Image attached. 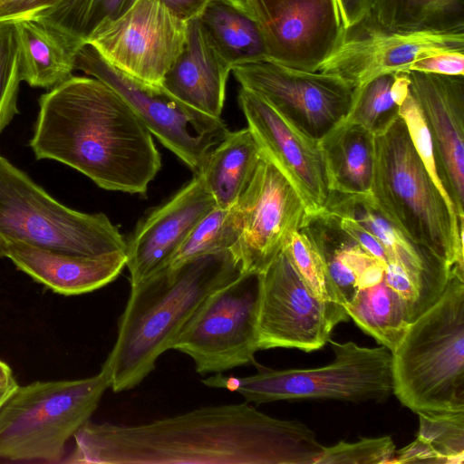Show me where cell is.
Returning <instances> with one entry per match:
<instances>
[{"instance_id": "1", "label": "cell", "mask_w": 464, "mask_h": 464, "mask_svg": "<svg viewBox=\"0 0 464 464\" xmlns=\"http://www.w3.org/2000/svg\"><path fill=\"white\" fill-rule=\"evenodd\" d=\"M67 464H314L324 446L298 420L249 402L197 408L139 425L87 421Z\"/></svg>"}, {"instance_id": "2", "label": "cell", "mask_w": 464, "mask_h": 464, "mask_svg": "<svg viewBox=\"0 0 464 464\" xmlns=\"http://www.w3.org/2000/svg\"><path fill=\"white\" fill-rule=\"evenodd\" d=\"M29 146L98 187L145 194L161 168L152 134L127 102L96 78L72 75L42 94Z\"/></svg>"}, {"instance_id": "3", "label": "cell", "mask_w": 464, "mask_h": 464, "mask_svg": "<svg viewBox=\"0 0 464 464\" xmlns=\"http://www.w3.org/2000/svg\"><path fill=\"white\" fill-rule=\"evenodd\" d=\"M242 274L239 258L227 250L167 266L130 285L115 343L104 362L112 391H129L142 382L204 300Z\"/></svg>"}, {"instance_id": "4", "label": "cell", "mask_w": 464, "mask_h": 464, "mask_svg": "<svg viewBox=\"0 0 464 464\" xmlns=\"http://www.w3.org/2000/svg\"><path fill=\"white\" fill-rule=\"evenodd\" d=\"M392 375L393 393L417 414L464 411V276L455 268L392 352Z\"/></svg>"}, {"instance_id": "5", "label": "cell", "mask_w": 464, "mask_h": 464, "mask_svg": "<svg viewBox=\"0 0 464 464\" xmlns=\"http://www.w3.org/2000/svg\"><path fill=\"white\" fill-rule=\"evenodd\" d=\"M372 195L407 237L464 274V220L434 184L400 115L375 135Z\"/></svg>"}, {"instance_id": "6", "label": "cell", "mask_w": 464, "mask_h": 464, "mask_svg": "<svg viewBox=\"0 0 464 464\" xmlns=\"http://www.w3.org/2000/svg\"><path fill=\"white\" fill-rule=\"evenodd\" d=\"M108 388L105 362L92 377L17 385L0 407V459L62 462L67 441L90 420Z\"/></svg>"}, {"instance_id": "7", "label": "cell", "mask_w": 464, "mask_h": 464, "mask_svg": "<svg viewBox=\"0 0 464 464\" xmlns=\"http://www.w3.org/2000/svg\"><path fill=\"white\" fill-rule=\"evenodd\" d=\"M329 343L334 359L323 367L275 370L256 364L257 372L249 376L216 373L201 382L208 387L236 392L255 404L306 399L379 401L393 393L389 349L331 339Z\"/></svg>"}, {"instance_id": "8", "label": "cell", "mask_w": 464, "mask_h": 464, "mask_svg": "<svg viewBox=\"0 0 464 464\" xmlns=\"http://www.w3.org/2000/svg\"><path fill=\"white\" fill-rule=\"evenodd\" d=\"M0 233L6 238L81 256L126 253L127 242L108 217L56 200L0 155Z\"/></svg>"}, {"instance_id": "9", "label": "cell", "mask_w": 464, "mask_h": 464, "mask_svg": "<svg viewBox=\"0 0 464 464\" xmlns=\"http://www.w3.org/2000/svg\"><path fill=\"white\" fill-rule=\"evenodd\" d=\"M260 299V275L242 274L204 300L172 349L190 357L201 375L256 365Z\"/></svg>"}, {"instance_id": "10", "label": "cell", "mask_w": 464, "mask_h": 464, "mask_svg": "<svg viewBox=\"0 0 464 464\" xmlns=\"http://www.w3.org/2000/svg\"><path fill=\"white\" fill-rule=\"evenodd\" d=\"M75 70L116 91L151 134L194 174L200 172L209 152L229 131L222 118H213L190 108L161 85L144 83L128 76L108 63L88 44L76 55Z\"/></svg>"}, {"instance_id": "11", "label": "cell", "mask_w": 464, "mask_h": 464, "mask_svg": "<svg viewBox=\"0 0 464 464\" xmlns=\"http://www.w3.org/2000/svg\"><path fill=\"white\" fill-rule=\"evenodd\" d=\"M259 350L321 349L349 316L340 304L317 298L283 250L260 274Z\"/></svg>"}, {"instance_id": "12", "label": "cell", "mask_w": 464, "mask_h": 464, "mask_svg": "<svg viewBox=\"0 0 464 464\" xmlns=\"http://www.w3.org/2000/svg\"><path fill=\"white\" fill-rule=\"evenodd\" d=\"M188 22L158 0H137L126 12L98 25L86 44L117 70L144 83L161 85L186 42Z\"/></svg>"}, {"instance_id": "13", "label": "cell", "mask_w": 464, "mask_h": 464, "mask_svg": "<svg viewBox=\"0 0 464 464\" xmlns=\"http://www.w3.org/2000/svg\"><path fill=\"white\" fill-rule=\"evenodd\" d=\"M234 77L308 136L320 140L347 116L352 88L336 75L263 61L233 67Z\"/></svg>"}, {"instance_id": "14", "label": "cell", "mask_w": 464, "mask_h": 464, "mask_svg": "<svg viewBox=\"0 0 464 464\" xmlns=\"http://www.w3.org/2000/svg\"><path fill=\"white\" fill-rule=\"evenodd\" d=\"M236 207L240 235L235 254L248 274L265 272L308 218L295 188L262 156Z\"/></svg>"}, {"instance_id": "15", "label": "cell", "mask_w": 464, "mask_h": 464, "mask_svg": "<svg viewBox=\"0 0 464 464\" xmlns=\"http://www.w3.org/2000/svg\"><path fill=\"white\" fill-rule=\"evenodd\" d=\"M257 22L267 61L316 72L345 28L336 0H244Z\"/></svg>"}, {"instance_id": "16", "label": "cell", "mask_w": 464, "mask_h": 464, "mask_svg": "<svg viewBox=\"0 0 464 464\" xmlns=\"http://www.w3.org/2000/svg\"><path fill=\"white\" fill-rule=\"evenodd\" d=\"M238 103L261 156L295 188L307 218L324 213L330 190L319 140L305 134L266 100L246 88L239 89Z\"/></svg>"}, {"instance_id": "17", "label": "cell", "mask_w": 464, "mask_h": 464, "mask_svg": "<svg viewBox=\"0 0 464 464\" xmlns=\"http://www.w3.org/2000/svg\"><path fill=\"white\" fill-rule=\"evenodd\" d=\"M439 50H464V31H395L361 20L345 29L318 71L336 75L354 89L382 74L408 72L416 59Z\"/></svg>"}, {"instance_id": "18", "label": "cell", "mask_w": 464, "mask_h": 464, "mask_svg": "<svg viewBox=\"0 0 464 464\" xmlns=\"http://www.w3.org/2000/svg\"><path fill=\"white\" fill-rule=\"evenodd\" d=\"M408 74L409 92L430 131L442 184L464 219V76Z\"/></svg>"}, {"instance_id": "19", "label": "cell", "mask_w": 464, "mask_h": 464, "mask_svg": "<svg viewBox=\"0 0 464 464\" xmlns=\"http://www.w3.org/2000/svg\"><path fill=\"white\" fill-rule=\"evenodd\" d=\"M217 207L200 173L136 227L127 242L130 285L167 267L190 230Z\"/></svg>"}, {"instance_id": "20", "label": "cell", "mask_w": 464, "mask_h": 464, "mask_svg": "<svg viewBox=\"0 0 464 464\" xmlns=\"http://www.w3.org/2000/svg\"><path fill=\"white\" fill-rule=\"evenodd\" d=\"M325 212L356 220L384 246L389 263L399 266L431 306L443 293L450 267L407 237L382 210L372 194L330 192ZM388 263V264H389Z\"/></svg>"}, {"instance_id": "21", "label": "cell", "mask_w": 464, "mask_h": 464, "mask_svg": "<svg viewBox=\"0 0 464 464\" xmlns=\"http://www.w3.org/2000/svg\"><path fill=\"white\" fill-rule=\"evenodd\" d=\"M231 65L213 45L199 18L188 22L180 53L161 86L181 102L213 118H221Z\"/></svg>"}, {"instance_id": "22", "label": "cell", "mask_w": 464, "mask_h": 464, "mask_svg": "<svg viewBox=\"0 0 464 464\" xmlns=\"http://www.w3.org/2000/svg\"><path fill=\"white\" fill-rule=\"evenodd\" d=\"M6 257L34 280L63 295L86 294L107 285L127 261L124 252L81 256L11 239H7Z\"/></svg>"}, {"instance_id": "23", "label": "cell", "mask_w": 464, "mask_h": 464, "mask_svg": "<svg viewBox=\"0 0 464 464\" xmlns=\"http://www.w3.org/2000/svg\"><path fill=\"white\" fill-rule=\"evenodd\" d=\"M22 82L51 89L72 75L79 50L86 42L38 18L12 24Z\"/></svg>"}, {"instance_id": "24", "label": "cell", "mask_w": 464, "mask_h": 464, "mask_svg": "<svg viewBox=\"0 0 464 464\" xmlns=\"http://www.w3.org/2000/svg\"><path fill=\"white\" fill-rule=\"evenodd\" d=\"M330 192L372 194L375 135L363 127L341 121L319 140Z\"/></svg>"}, {"instance_id": "25", "label": "cell", "mask_w": 464, "mask_h": 464, "mask_svg": "<svg viewBox=\"0 0 464 464\" xmlns=\"http://www.w3.org/2000/svg\"><path fill=\"white\" fill-rule=\"evenodd\" d=\"M198 18L232 69L267 61L261 29L244 0H210Z\"/></svg>"}, {"instance_id": "26", "label": "cell", "mask_w": 464, "mask_h": 464, "mask_svg": "<svg viewBox=\"0 0 464 464\" xmlns=\"http://www.w3.org/2000/svg\"><path fill=\"white\" fill-rule=\"evenodd\" d=\"M260 159L258 145L248 127L229 130L213 148L199 173L217 207L227 208L237 203Z\"/></svg>"}, {"instance_id": "27", "label": "cell", "mask_w": 464, "mask_h": 464, "mask_svg": "<svg viewBox=\"0 0 464 464\" xmlns=\"http://www.w3.org/2000/svg\"><path fill=\"white\" fill-rule=\"evenodd\" d=\"M362 20L395 31H464V0H368Z\"/></svg>"}, {"instance_id": "28", "label": "cell", "mask_w": 464, "mask_h": 464, "mask_svg": "<svg viewBox=\"0 0 464 464\" xmlns=\"http://www.w3.org/2000/svg\"><path fill=\"white\" fill-rule=\"evenodd\" d=\"M348 316L379 343L394 351L413 322L406 302L383 279L359 289L343 306Z\"/></svg>"}, {"instance_id": "29", "label": "cell", "mask_w": 464, "mask_h": 464, "mask_svg": "<svg viewBox=\"0 0 464 464\" xmlns=\"http://www.w3.org/2000/svg\"><path fill=\"white\" fill-rule=\"evenodd\" d=\"M408 72L379 75L354 88L350 111L343 121L363 127L377 135L399 117L409 93Z\"/></svg>"}, {"instance_id": "30", "label": "cell", "mask_w": 464, "mask_h": 464, "mask_svg": "<svg viewBox=\"0 0 464 464\" xmlns=\"http://www.w3.org/2000/svg\"><path fill=\"white\" fill-rule=\"evenodd\" d=\"M239 216L235 206L215 207L190 230L168 266H176L197 256L231 250L239 240Z\"/></svg>"}, {"instance_id": "31", "label": "cell", "mask_w": 464, "mask_h": 464, "mask_svg": "<svg viewBox=\"0 0 464 464\" xmlns=\"http://www.w3.org/2000/svg\"><path fill=\"white\" fill-rule=\"evenodd\" d=\"M137 0H61L28 18H38L58 26L86 42L101 24L126 12Z\"/></svg>"}, {"instance_id": "32", "label": "cell", "mask_w": 464, "mask_h": 464, "mask_svg": "<svg viewBox=\"0 0 464 464\" xmlns=\"http://www.w3.org/2000/svg\"><path fill=\"white\" fill-rule=\"evenodd\" d=\"M302 279L319 299L342 304L324 258L309 235L302 228L295 232L285 247Z\"/></svg>"}, {"instance_id": "33", "label": "cell", "mask_w": 464, "mask_h": 464, "mask_svg": "<svg viewBox=\"0 0 464 464\" xmlns=\"http://www.w3.org/2000/svg\"><path fill=\"white\" fill-rule=\"evenodd\" d=\"M417 437L427 442L443 463L464 461V411L420 412Z\"/></svg>"}, {"instance_id": "34", "label": "cell", "mask_w": 464, "mask_h": 464, "mask_svg": "<svg viewBox=\"0 0 464 464\" xmlns=\"http://www.w3.org/2000/svg\"><path fill=\"white\" fill-rule=\"evenodd\" d=\"M21 82L13 26L0 24V134L18 113Z\"/></svg>"}, {"instance_id": "35", "label": "cell", "mask_w": 464, "mask_h": 464, "mask_svg": "<svg viewBox=\"0 0 464 464\" xmlns=\"http://www.w3.org/2000/svg\"><path fill=\"white\" fill-rule=\"evenodd\" d=\"M395 451V444L390 436L362 438L355 442L340 441L324 447L314 464L391 463Z\"/></svg>"}, {"instance_id": "36", "label": "cell", "mask_w": 464, "mask_h": 464, "mask_svg": "<svg viewBox=\"0 0 464 464\" xmlns=\"http://www.w3.org/2000/svg\"><path fill=\"white\" fill-rule=\"evenodd\" d=\"M399 115L404 121L411 142L429 175L445 198L450 208L457 215L455 206L442 184L432 140L424 117L410 92L400 106Z\"/></svg>"}, {"instance_id": "37", "label": "cell", "mask_w": 464, "mask_h": 464, "mask_svg": "<svg viewBox=\"0 0 464 464\" xmlns=\"http://www.w3.org/2000/svg\"><path fill=\"white\" fill-rule=\"evenodd\" d=\"M409 71L464 76V50H439L428 53L416 59Z\"/></svg>"}, {"instance_id": "38", "label": "cell", "mask_w": 464, "mask_h": 464, "mask_svg": "<svg viewBox=\"0 0 464 464\" xmlns=\"http://www.w3.org/2000/svg\"><path fill=\"white\" fill-rule=\"evenodd\" d=\"M329 214L335 218L339 227L353 237L363 249L381 260L385 266L389 263L388 254L384 246L362 225L348 217Z\"/></svg>"}, {"instance_id": "39", "label": "cell", "mask_w": 464, "mask_h": 464, "mask_svg": "<svg viewBox=\"0 0 464 464\" xmlns=\"http://www.w3.org/2000/svg\"><path fill=\"white\" fill-rule=\"evenodd\" d=\"M61 0H0V24L31 17Z\"/></svg>"}, {"instance_id": "40", "label": "cell", "mask_w": 464, "mask_h": 464, "mask_svg": "<svg viewBox=\"0 0 464 464\" xmlns=\"http://www.w3.org/2000/svg\"><path fill=\"white\" fill-rule=\"evenodd\" d=\"M391 463H443L440 456L424 440L416 438L411 444L395 451Z\"/></svg>"}, {"instance_id": "41", "label": "cell", "mask_w": 464, "mask_h": 464, "mask_svg": "<svg viewBox=\"0 0 464 464\" xmlns=\"http://www.w3.org/2000/svg\"><path fill=\"white\" fill-rule=\"evenodd\" d=\"M173 15L188 22L198 18L210 0H158Z\"/></svg>"}, {"instance_id": "42", "label": "cell", "mask_w": 464, "mask_h": 464, "mask_svg": "<svg viewBox=\"0 0 464 464\" xmlns=\"http://www.w3.org/2000/svg\"><path fill=\"white\" fill-rule=\"evenodd\" d=\"M344 28L359 23L364 16L368 0H336Z\"/></svg>"}, {"instance_id": "43", "label": "cell", "mask_w": 464, "mask_h": 464, "mask_svg": "<svg viewBox=\"0 0 464 464\" xmlns=\"http://www.w3.org/2000/svg\"><path fill=\"white\" fill-rule=\"evenodd\" d=\"M16 383L10 366L0 360V391Z\"/></svg>"}, {"instance_id": "44", "label": "cell", "mask_w": 464, "mask_h": 464, "mask_svg": "<svg viewBox=\"0 0 464 464\" xmlns=\"http://www.w3.org/2000/svg\"><path fill=\"white\" fill-rule=\"evenodd\" d=\"M18 385V383H14L10 387H7L2 391H0V407L2 404L7 400V398L13 393L15 387Z\"/></svg>"}, {"instance_id": "45", "label": "cell", "mask_w": 464, "mask_h": 464, "mask_svg": "<svg viewBox=\"0 0 464 464\" xmlns=\"http://www.w3.org/2000/svg\"><path fill=\"white\" fill-rule=\"evenodd\" d=\"M7 239L0 233V258L6 257Z\"/></svg>"}]
</instances>
